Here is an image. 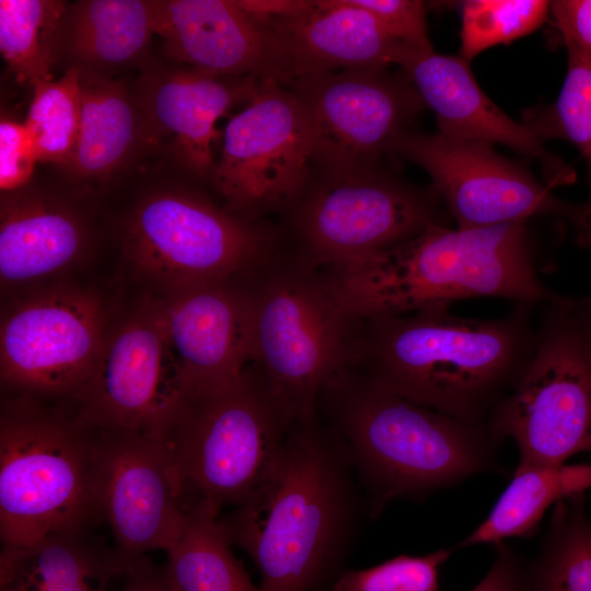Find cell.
<instances>
[{
    "mask_svg": "<svg viewBox=\"0 0 591 591\" xmlns=\"http://www.w3.org/2000/svg\"><path fill=\"white\" fill-rule=\"evenodd\" d=\"M360 510L355 468L315 414L292 422L264 482L219 520L255 564L259 591H318L343 571Z\"/></svg>",
    "mask_w": 591,
    "mask_h": 591,
    "instance_id": "obj_1",
    "label": "cell"
},
{
    "mask_svg": "<svg viewBox=\"0 0 591 591\" xmlns=\"http://www.w3.org/2000/svg\"><path fill=\"white\" fill-rule=\"evenodd\" d=\"M451 305L361 318L354 368L426 407L486 421L525 369L535 345V304L502 317H462Z\"/></svg>",
    "mask_w": 591,
    "mask_h": 591,
    "instance_id": "obj_2",
    "label": "cell"
},
{
    "mask_svg": "<svg viewBox=\"0 0 591 591\" xmlns=\"http://www.w3.org/2000/svg\"><path fill=\"white\" fill-rule=\"evenodd\" d=\"M316 414L343 444L369 495L370 515L497 470L502 443L486 421L409 401L349 367L322 390Z\"/></svg>",
    "mask_w": 591,
    "mask_h": 591,
    "instance_id": "obj_3",
    "label": "cell"
},
{
    "mask_svg": "<svg viewBox=\"0 0 591 591\" xmlns=\"http://www.w3.org/2000/svg\"><path fill=\"white\" fill-rule=\"evenodd\" d=\"M358 318L398 315L471 298L542 305L558 292L540 277L526 222L434 225L396 246L325 269Z\"/></svg>",
    "mask_w": 591,
    "mask_h": 591,
    "instance_id": "obj_4",
    "label": "cell"
},
{
    "mask_svg": "<svg viewBox=\"0 0 591 591\" xmlns=\"http://www.w3.org/2000/svg\"><path fill=\"white\" fill-rule=\"evenodd\" d=\"M250 364L294 421L316 414L324 386L354 366L361 318L325 269L282 248L244 278Z\"/></svg>",
    "mask_w": 591,
    "mask_h": 591,
    "instance_id": "obj_5",
    "label": "cell"
},
{
    "mask_svg": "<svg viewBox=\"0 0 591 591\" xmlns=\"http://www.w3.org/2000/svg\"><path fill=\"white\" fill-rule=\"evenodd\" d=\"M97 429L22 395L0 424V537L25 545L54 532L95 528Z\"/></svg>",
    "mask_w": 591,
    "mask_h": 591,
    "instance_id": "obj_6",
    "label": "cell"
},
{
    "mask_svg": "<svg viewBox=\"0 0 591 591\" xmlns=\"http://www.w3.org/2000/svg\"><path fill=\"white\" fill-rule=\"evenodd\" d=\"M512 439L521 465L558 466L591 454V298L557 293L542 304L533 354L487 418Z\"/></svg>",
    "mask_w": 591,
    "mask_h": 591,
    "instance_id": "obj_7",
    "label": "cell"
},
{
    "mask_svg": "<svg viewBox=\"0 0 591 591\" xmlns=\"http://www.w3.org/2000/svg\"><path fill=\"white\" fill-rule=\"evenodd\" d=\"M448 216L431 185H415L378 165L315 175L277 224L288 252L335 269L448 225Z\"/></svg>",
    "mask_w": 591,
    "mask_h": 591,
    "instance_id": "obj_8",
    "label": "cell"
},
{
    "mask_svg": "<svg viewBox=\"0 0 591 591\" xmlns=\"http://www.w3.org/2000/svg\"><path fill=\"white\" fill-rule=\"evenodd\" d=\"M292 422L252 364L230 385L188 401L169 441L185 507L220 512L242 503L271 471Z\"/></svg>",
    "mask_w": 591,
    "mask_h": 591,
    "instance_id": "obj_9",
    "label": "cell"
},
{
    "mask_svg": "<svg viewBox=\"0 0 591 591\" xmlns=\"http://www.w3.org/2000/svg\"><path fill=\"white\" fill-rule=\"evenodd\" d=\"M282 248L280 229L186 190L153 194L132 211L125 250L166 290L247 276Z\"/></svg>",
    "mask_w": 591,
    "mask_h": 591,
    "instance_id": "obj_10",
    "label": "cell"
},
{
    "mask_svg": "<svg viewBox=\"0 0 591 591\" xmlns=\"http://www.w3.org/2000/svg\"><path fill=\"white\" fill-rule=\"evenodd\" d=\"M315 175L305 111L286 84L262 79L223 132L211 181L224 207L266 221V216H280Z\"/></svg>",
    "mask_w": 591,
    "mask_h": 591,
    "instance_id": "obj_11",
    "label": "cell"
},
{
    "mask_svg": "<svg viewBox=\"0 0 591 591\" xmlns=\"http://www.w3.org/2000/svg\"><path fill=\"white\" fill-rule=\"evenodd\" d=\"M286 85L301 103L313 137L316 175H339L381 165L395 141L426 107L401 70L315 73Z\"/></svg>",
    "mask_w": 591,
    "mask_h": 591,
    "instance_id": "obj_12",
    "label": "cell"
},
{
    "mask_svg": "<svg viewBox=\"0 0 591 591\" xmlns=\"http://www.w3.org/2000/svg\"><path fill=\"white\" fill-rule=\"evenodd\" d=\"M73 398L77 417L92 428L169 445L187 399L157 302L105 336L92 374Z\"/></svg>",
    "mask_w": 591,
    "mask_h": 591,
    "instance_id": "obj_13",
    "label": "cell"
},
{
    "mask_svg": "<svg viewBox=\"0 0 591 591\" xmlns=\"http://www.w3.org/2000/svg\"><path fill=\"white\" fill-rule=\"evenodd\" d=\"M105 339L101 303L54 288L10 306L0 327L2 384L22 395L74 396L93 372Z\"/></svg>",
    "mask_w": 591,
    "mask_h": 591,
    "instance_id": "obj_14",
    "label": "cell"
},
{
    "mask_svg": "<svg viewBox=\"0 0 591 591\" xmlns=\"http://www.w3.org/2000/svg\"><path fill=\"white\" fill-rule=\"evenodd\" d=\"M391 154L428 173L460 229L526 222L535 216L564 220L570 205L523 165L498 154L491 143L412 129L395 141Z\"/></svg>",
    "mask_w": 591,
    "mask_h": 591,
    "instance_id": "obj_15",
    "label": "cell"
},
{
    "mask_svg": "<svg viewBox=\"0 0 591 591\" xmlns=\"http://www.w3.org/2000/svg\"><path fill=\"white\" fill-rule=\"evenodd\" d=\"M97 432V505L116 554L126 565L151 551L167 553L186 519L169 445L128 431Z\"/></svg>",
    "mask_w": 591,
    "mask_h": 591,
    "instance_id": "obj_16",
    "label": "cell"
},
{
    "mask_svg": "<svg viewBox=\"0 0 591 591\" xmlns=\"http://www.w3.org/2000/svg\"><path fill=\"white\" fill-rule=\"evenodd\" d=\"M244 278L170 289L157 302L187 402L230 385L250 364Z\"/></svg>",
    "mask_w": 591,
    "mask_h": 591,
    "instance_id": "obj_17",
    "label": "cell"
},
{
    "mask_svg": "<svg viewBox=\"0 0 591 591\" xmlns=\"http://www.w3.org/2000/svg\"><path fill=\"white\" fill-rule=\"evenodd\" d=\"M152 8L154 34L176 61L225 77L288 82L274 34L234 0L152 1Z\"/></svg>",
    "mask_w": 591,
    "mask_h": 591,
    "instance_id": "obj_18",
    "label": "cell"
},
{
    "mask_svg": "<svg viewBox=\"0 0 591 591\" xmlns=\"http://www.w3.org/2000/svg\"><path fill=\"white\" fill-rule=\"evenodd\" d=\"M425 105L432 109L438 132L456 139L500 143L538 161L543 182L558 187L576 174L549 152L524 124L505 114L479 88L470 62L460 56L408 51L398 63Z\"/></svg>",
    "mask_w": 591,
    "mask_h": 591,
    "instance_id": "obj_19",
    "label": "cell"
},
{
    "mask_svg": "<svg viewBox=\"0 0 591 591\" xmlns=\"http://www.w3.org/2000/svg\"><path fill=\"white\" fill-rule=\"evenodd\" d=\"M265 26L279 45L288 82L315 73L386 69L412 50L349 0H302L296 11Z\"/></svg>",
    "mask_w": 591,
    "mask_h": 591,
    "instance_id": "obj_20",
    "label": "cell"
},
{
    "mask_svg": "<svg viewBox=\"0 0 591 591\" xmlns=\"http://www.w3.org/2000/svg\"><path fill=\"white\" fill-rule=\"evenodd\" d=\"M260 80L189 68L162 73L152 82L150 115L173 135L179 159L192 174L211 179L212 143L219 137L216 123L235 102L248 101Z\"/></svg>",
    "mask_w": 591,
    "mask_h": 591,
    "instance_id": "obj_21",
    "label": "cell"
},
{
    "mask_svg": "<svg viewBox=\"0 0 591 591\" xmlns=\"http://www.w3.org/2000/svg\"><path fill=\"white\" fill-rule=\"evenodd\" d=\"M84 245V225L67 206L20 189L2 197V285L32 281L57 273L72 264Z\"/></svg>",
    "mask_w": 591,
    "mask_h": 591,
    "instance_id": "obj_22",
    "label": "cell"
},
{
    "mask_svg": "<svg viewBox=\"0 0 591 591\" xmlns=\"http://www.w3.org/2000/svg\"><path fill=\"white\" fill-rule=\"evenodd\" d=\"M124 567L94 528L65 530L25 545H2L0 591H108Z\"/></svg>",
    "mask_w": 591,
    "mask_h": 591,
    "instance_id": "obj_23",
    "label": "cell"
},
{
    "mask_svg": "<svg viewBox=\"0 0 591 591\" xmlns=\"http://www.w3.org/2000/svg\"><path fill=\"white\" fill-rule=\"evenodd\" d=\"M591 487V464L521 465L487 518L465 538L452 546L497 544L506 538L535 534L546 510L557 501L586 493Z\"/></svg>",
    "mask_w": 591,
    "mask_h": 591,
    "instance_id": "obj_24",
    "label": "cell"
},
{
    "mask_svg": "<svg viewBox=\"0 0 591 591\" xmlns=\"http://www.w3.org/2000/svg\"><path fill=\"white\" fill-rule=\"evenodd\" d=\"M152 34V1L88 0L66 11L59 36L72 57L95 72L136 59Z\"/></svg>",
    "mask_w": 591,
    "mask_h": 591,
    "instance_id": "obj_25",
    "label": "cell"
},
{
    "mask_svg": "<svg viewBox=\"0 0 591 591\" xmlns=\"http://www.w3.org/2000/svg\"><path fill=\"white\" fill-rule=\"evenodd\" d=\"M79 70L80 126L65 166L80 177L104 176L117 169L134 147L138 134L136 108L120 83Z\"/></svg>",
    "mask_w": 591,
    "mask_h": 591,
    "instance_id": "obj_26",
    "label": "cell"
},
{
    "mask_svg": "<svg viewBox=\"0 0 591 591\" xmlns=\"http://www.w3.org/2000/svg\"><path fill=\"white\" fill-rule=\"evenodd\" d=\"M219 513L204 502L186 508L184 528L162 567L172 591H259L233 554Z\"/></svg>",
    "mask_w": 591,
    "mask_h": 591,
    "instance_id": "obj_27",
    "label": "cell"
},
{
    "mask_svg": "<svg viewBox=\"0 0 591 591\" xmlns=\"http://www.w3.org/2000/svg\"><path fill=\"white\" fill-rule=\"evenodd\" d=\"M587 494L557 501L541 549L526 568L528 591H591Z\"/></svg>",
    "mask_w": 591,
    "mask_h": 591,
    "instance_id": "obj_28",
    "label": "cell"
},
{
    "mask_svg": "<svg viewBox=\"0 0 591 591\" xmlns=\"http://www.w3.org/2000/svg\"><path fill=\"white\" fill-rule=\"evenodd\" d=\"M63 2L46 0L0 1V50L20 81L33 86L53 80Z\"/></svg>",
    "mask_w": 591,
    "mask_h": 591,
    "instance_id": "obj_29",
    "label": "cell"
},
{
    "mask_svg": "<svg viewBox=\"0 0 591 591\" xmlns=\"http://www.w3.org/2000/svg\"><path fill=\"white\" fill-rule=\"evenodd\" d=\"M567 72L556 101L526 111L524 124L541 140L561 138L586 161L591 184V53L565 42Z\"/></svg>",
    "mask_w": 591,
    "mask_h": 591,
    "instance_id": "obj_30",
    "label": "cell"
},
{
    "mask_svg": "<svg viewBox=\"0 0 591 591\" xmlns=\"http://www.w3.org/2000/svg\"><path fill=\"white\" fill-rule=\"evenodd\" d=\"M80 70L69 68L54 81L34 85L25 126L37 150L38 161L65 165L74 149L81 116Z\"/></svg>",
    "mask_w": 591,
    "mask_h": 591,
    "instance_id": "obj_31",
    "label": "cell"
},
{
    "mask_svg": "<svg viewBox=\"0 0 591 591\" xmlns=\"http://www.w3.org/2000/svg\"><path fill=\"white\" fill-rule=\"evenodd\" d=\"M549 4L544 0L464 1L460 57L471 62L495 45L534 32L547 19Z\"/></svg>",
    "mask_w": 591,
    "mask_h": 591,
    "instance_id": "obj_32",
    "label": "cell"
},
{
    "mask_svg": "<svg viewBox=\"0 0 591 591\" xmlns=\"http://www.w3.org/2000/svg\"><path fill=\"white\" fill-rule=\"evenodd\" d=\"M454 551L399 555L380 565L343 570L328 591H439V569Z\"/></svg>",
    "mask_w": 591,
    "mask_h": 591,
    "instance_id": "obj_33",
    "label": "cell"
},
{
    "mask_svg": "<svg viewBox=\"0 0 591 591\" xmlns=\"http://www.w3.org/2000/svg\"><path fill=\"white\" fill-rule=\"evenodd\" d=\"M364 9L390 37L415 51H431L426 4L419 0H349Z\"/></svg>",
    "mask_w": 591,
    "mask_h": 591,
    "instance_id": "obj_34",
    "label": "cell"
},
{
    "mask_svg": "<svg viewBox=\"0 0 591 591\" xmlns=\"http://www.w3.org/2000/svg\"><path fill=\"white\" fill-rule=\"evenodd\" d=\"M38 161L33 137L25 126L9 119L0 123V188L12 193L31 179Z\"/></svg>",
    "mask_w": 591,
    "mask_h": 591,
    "instance_id": "obj_35",
    "label": "cell"
},
{
    "mask_svg": "<svg viewBox=\"0 0 591 591\" xmlns=\"http://www.w3.org/2000/svg\"><path fill=\"white\" fill-rule=\"evenodd\" d=\"M495 560L471 591H528L526 568L521 556L503 542L495 544Z\"/></svg>",
    "mask_w": 591,
    "mask_h": 591,
    "instance_id": "obj_36",
    "label": "cell"
},
{
    "mask_svg": "<svg viewBox=\"0 0 591 591\" xmlns=\"http://www.w3.org/2000/svg\"><path fill=\"white\" fill-rule=\"evenodd\" d=\"M549 11L563 42L591 53V0L551 1Z\"/></svg>",
    "mask_w": 591,
    "mask_h": 591,
    "instance_id": "obj_37",
    "label": "cell"
},
{
    "mask_svg": "<svg viewBox=\"0 0 591 591\" xmlns=\"http://www.w3.org/2000/svg\"><path fill=\"white\" fill-rule=\"evenodd\" d=\"M120 578L121 591H172L162 567L157 566L146 555L128 561Z\"/></svg>",
    "mask_w": 591,
    "mask_h": 591,
    "instance_id": "obj_38",
    "label": "cell"
},
{
    "mask_svg": "<svg viewBox=\"0 0 591 591\" xmlns=\"http://www.w3.org/2000/svg\"><path fill=\"white\" fill-rule=\"evenodd\" d=\"M248 15L262 24L296 11L302 0H234Z\"/></svg>",
    "mask_w": 591,
    "mask_h": 591,
    "instance_id": "obj_39",
    "label": "cell"
},
{
    "mask_svg": "<svg viewBox=\"0 0 591 591\" xmlns=\"http://www.w3.org/2000/svg\"><path fill=\"white\" fill-rule=\"evenodd\" d=\"M573 232L577 246L591 252V194L581 202H570L564 219Z\"/></svg>",
    "mask_w": 591,
    "mask_h": 591,
    "instance_id": "obj_40",
    "label": "cell"
}]
</instances>
